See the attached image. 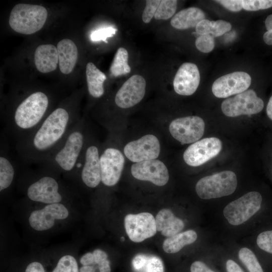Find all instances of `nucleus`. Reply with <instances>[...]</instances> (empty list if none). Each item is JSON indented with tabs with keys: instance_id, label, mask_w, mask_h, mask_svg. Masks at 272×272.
<instances>
[{
	"instance_id": "34",
	"label": "nucleus",
	"mask_w": 272,
	"mask_h": 272,
	"mask_svg": "<svg viewBox=\"0 0 272 272\" xmlns=\"http://www.w3.org/2000/svg\"><path fill=\"white\" fill-rule=\"evenodd\" d=\"M256 243L261 249L272 254V230L260 233L257 237Z\"/></svg>"
},
{
	"instance_id": "39",
	"label": "nucleus",
	"mask_w": 272,
	"mask_h": 272,
	"mask_svg": "<svg viewBox=\"0 0 272 272\" xmlns=\"http://www.w3.org/2000/svg\"><path fill=\"white\" fill-rule=\"evenodd\" d=\"M148 256L144 254L136 255L132 260V265L135 269L140 270L145 266Z\"/></svg>"
},
{
	"instance_id": "8",
	"label": "nucleus",
	"mask_w": 272,
	"mask_h": 272,
	"mask_svg": "<svg viewBox=\"0 0 272 272\" xmlns=\"http://www.w3.org/2000/svg\"><path fill=\"white\" fill-rule=\"evenodd\" d=\"M205 123L197 116H189L174 119L169 125L171 135L181 144L197 142L203 135Z\"/></svg>"
},
{
	"instance_id": "23",
	"label": "nucleus",
	"mask_w": 272,
	"mask_h": 272,
	"mask_svg": "<svg viewBox=\"0 0 272 272\" xmlns=\"http://www.w3.org/2000/svg\"><path fill=\"white\" fill-rule=\"evenodd\" d=\"M155 221L157 230L167 237L179 233L184 226L182 220L175 217L172 211L167 209L158 212Z\"/></svg>"
},
{
	"instance_id": "7",
	"label": "nucleus",
	"mask_w": 272,
	"mask_h": 272,
	"mask_svg": "<svg viewBox=\"0 0 272 272\" xmlns=\"http://www.w3.org/2000/svg\"><path fill=\"white\" fill-rule=\"evenodd\" d=\"M262 100L253 90H248L225 99L221 104L223 113L228 117L251 115L260 112L263 108Z\"/></svg>"
},
{
	"instance_id": "28",
	"label": "nucleus",
	"mask_w": 272,
	"mask_h": 272,
	"mask_svg": "<svg viewBox=\"0 0 272 272\" xmlns=\"http://www.w3.org/2000/svg\"><path fill=\"white\" fill-rule=\"evenodd\" d=\"M238 257L249 272H263L255 255L250 249L242 248L238 252Z\"/></svg>"
},
{
	"instance_id": "6",
	"label": "nucleus",
	"mask_w": 272,
	"mask_h": 272,
	"mask_svg": "<svg viewBox=\"0 0 272 272\" xmlns=\"http://www.w3.org/2000/svg\"><path fill=\"white\" fill-rule=\"evenodd\" d=\"M261 202L262 196L259 192H249L228 203L223 210V215L230 224L239 225L258 211Z\"/></svg>"
},
{
	"instance_id": "18",
	"label": "nucleus",
	"mask_w": 272,
	"mask_h": 272,
	"mask_svg": "<svg viewBox=\"0 0 272 272\" xmlns=\"http://www.w3.org/2000/svg\"><path fill=\"white\" fill-rule=\"evenodd\" d=\"M68 216V210L64 205L60 203H52L32 212L29 222L34 230L44 231L51 228L55 220L64 219Z\"/></svg>"
},
{
	"instance_id": "40",
	"label": "nucleus",
	"mask_w": 272,
	"mask_h": 272,
	"mask_svg": "<svg viewBox=\"0 0 272 272\" xmlns=\"http://www.w3.org/2000/svg\"><path fill=\"white\" fill-rule=\"evenodd\" d=\"M191 272H215L202 261L193 262L190 266Z\"/></svg>"
},
{
	"instance_id": "50",
	"label": "nucleus",
	"mask_w": 272,
	"mask_h": 272,
	"mask_svg": "<svg viewBox=\"0 0 272 272\" xmlns=\"http://www.w3.org/2000/svg\"><path fill=\"white\" fill-rule=\"evenodd\" d=\"M121 240L122 241H123V240H124V237H122L121 238Z\"/></svg>"
},
{
	"instance_id": "49",
	"label": "nucleus",
	"mask_w": 272,
	"mask_h": 272,
	"mask_svg": "<svg viewBox=\"0 0 272 272\" xmlns=\"http://www.w3.org/2000/svg\"><path fill=\"white\" fill-rule=\"evenodd\" d=\"M95 269L93 266L83 265L80 268V272H95Z\"/></svg>"
},
{
	"instance_id": "47",
	"label": "nucleus",
	"mask_w": 272,
	"mask_h": 272,
	"mask_svg": "<svg viewBox=\"0 0 272 272\" xmlns=\"http://www.w3.org/2000/svg\"><path fill=\"white\" fill-rule=\"evenodd\" d=\"M265 25L267 31L272 32V14L269 15L265 21Z\"/></svg>"
},
{
	"instance_id": "17",
	"label": "nucleus",
	"mask_w": 272,
	"mask_h": 272,
	"mask_svg": "<svg viewBox=\"0 0 272 272\" xmlns=\"http://www.w3.org/2000/svg\"><path fill=\"white\" fill-rule=\"evenodd\" d=\"M146 82L144 77L134 75L126 80L115 96L116 105L121 108H128L139 103L144 98Z\"/></svg>"
},
{
	"instance_id": "25",
	"label": "nucleus",
	"mask_w": 272,
	"mask_h": 272,
	"mask_svg": "<svg viewBox=\"0 0 272 272\" xmlns=\"http://www.w3.org/2000/svg\"><path fill=\"white\" fill-rule=\"evenodd\" d=\"M86 74L88 91L90 96L94 98L102 96L104 93L103 84L106 79L105 74L91 62L86 65Z\"/></svg>"
},
{
	"instance_id": "9",
	"label": "nucleus",
	"mask_w": 272,
	"mask_h": 272,
	"mask_svg": "<svg viewBox=\"0 0 272 272\" xmlns=\"http://www.w3.org/2000/svg\"><path fill=\"white\" fill-rule=\"evenodd\" d=\"M26 193L30 200L48 205L59 203L62 199L58 182L51 175H42L30 183Z\"/></svg>"
},
{
	"instance_id": "13",
	"label": "nucleus",
	"mask_w": 272,
	"mask_h": 272,
	"mask_svg": "<svg viewBox=\"0 0 272 272\" xmlns=\"http://www.w3.org/2000/svg\"><path fill=\"white\" fill-rule=\"evenodd\" d=\"M99 149L89 142L88 138L82 157V166L78 172L83 183L90 188H95L101 181Z\"/></svg>"
},
{
	"instance_id": "35",
	"label": "nucleus",
	"mask_w": 272,
	"mask_h": 272,
	"mask_svg": "<svg viewBox=\"0 0 272 272\" xmlns=\"http://www.w3.org/2000/svg\"><path fill=\"white\" fill-rule=\"evenodd\" d=\"M161 2L160 0H148L142 14L143 21L145 23H149L156 13L157 9Z\"/></svg>"
},
{
	"instance_id": "1",
	"label": "nucleus",
	"mask_w": 272,
	"mask_h": 272,
	"mask_svg": "<svg viewBox=\"0 0 272 272\" xmlns=\"http://www.w3.org/2000/svg\"><path fill=\"white\" fill-rule=\"evenodd\" d=\"M80 120L74 111L59 106L50 113L27 138L15 144L18 157L23 165H39L58 147Z\"/></svg>"
},
{
	"instance_id": "33",
	"label": "nucleus",
	"mask_w": 272,
	"mask_h": 272,
	"mask_svg": "<svg viewBox=\"0 0 272 272\" xmlns=\"http://www.w3.org/2000/svg\"><path fill=\"white\" fill-rule=\"evenodd\" d=\"M195 44L197 49L200 51L209 53L214 48V39L210 34L201 35L196 38Z\"/></svg>"
},
{
	"instance_id": "19",
	"label": "nucleus",
	"mask_w": 272,
	"mask_h": 272,
	"mask_svg": "<svg viewBox=\"0 0 272 272\" xmlns=\"http://www.w3.org/2000/svg\"><path fill=\"white\" fill-rule=\"evenodd\" d=\"M200 82V74L197 65L185 62L178 69L173 80V87L176 93L189 96L197 90Z\"/></svg>"
},
{
	"instance_id": "46",
	"label": "nucleus",
	"mask_w": 272,
	"mask_h": 272,
	"mask_svg": "<svg viewBox=\"0 0 272 272\" xmlns=\"http://www.w3.org/2000/svg\"><path fill=\"white\" fill-rule=\"evenodd\" d=\"M263 39L266 44L272 45V32L267 31L263 34Z\"/></svg>"
},
{
	"instance_id": "24",
	"label": "nucleus",
	"mask_w": 272,
	"mask_h": 272,
	"mask_svg": "<svg viewBox=\"0 0 272 272\" xmlns=\"http://www.w3.org/2000/svg\"><path fill=\"white\" fill-rule=\"evenodd\" d=\"M205 14L196 7H189L176 14L171 20V26L177 29L184 30L194 28L203 19Z\"/></svg>"
},
{
	"instance_id": "27",
	"label": "nucleus",
	"mask_w": 272,
	"mask_h": 272,
	"mask_svg": "<svg viewBox=\"0 0 272 272\" xmlns=\"http://www.w3.org/2000/svg\"><path fill=\"white\" fill-rule=\"evenodd\" d=\"M128 54L127 50L123 47H119L114 57L110 72L115 77L124 75L130 72L131 69L128 64Z\"/></svg>"
},
{
	"instance_id": "30",
	"label": "nucleus",
	"mask_w": 272,
	"mask_h": 272,
	"mask_svg": "<svg viewBox=\"0 0 272 272\" xmlns=\"http://www.w3.org/2000/svg\"><path fill=\"white\" fill-rule=\"evenodd\" d=\"M232 28L231 24L227 21L219 20L216 21H208V34L211 35L213 37L223 35L229 31Z\"/></svg>"
},
{
	"instance_id": "38",
	"label": "nucleus",
	"mask_w": 272,
	"mask_h": 272,
	"mask_svg": "<svg viewBox=\"0 0 272 272\" xmlns=\"http://www.w3.org/2000/svg\"><path fill=\"white\" fill-rule=\"evenodd\" d=\"M215 2L220 4L226 9L234 12L240 11L242 9L241 0H218Z\"/></svg>"
},
{
	"instance_id": "16",
	"label": "nucleus",
	"mask_w": 272,
	"mask_h": 272,
	"mask_svg": "<svg viewBox=\"0 0 272 272\" xmlns=\"http://www.w3.org/2000/svg\"><path fill=\"white\" fill-rule=\"evenodd\" d=\"M131 173L138 180L150 181L159 186L165 185L169 178L166 166L157 159L146 160L132 164Z\"/></svg>"
},
{
	"instance_id": "48",
	"label": "nucleus",
	"mask_w": 272,
	"mask_h": 272,
	"mask_svg": "<svg viewBox=\"0 0 272 272\" xmlns=\"http://www.w3.org/2000/svg\"><path fill=\"white\" fill-rule=\"evenodd\" d=\"M266 113L268 117L272 120V96L269 98L267 105Z\"/></svg>"
},
{
	"instance_id": "4",
	"label": "nucleus",
	"mask_w": 272,
	"mask_h": 272,
	"mask_svg": "<svg viewBox=\"0 0 272 272\" xmlns=\"http://www.w3.org/2000/svg\"><path fill=\"white\" fill-rule=\"evenodd\" d=\"M47 17V10L43 6L19 4L11 11L9 22L15 31L29 35L40 30L45 23Z\"/></svg>"
},
{
	"instance_id": "10",
	"label": "nucleus",
	"mask_w": 272,
	"mask_h": 272,
	"mask_svg": "<svg viewBox=\"0 0 272 272\" xmlns=\"http://www.w3.org/2000/svg\"><path fill=\"white\" fill-rule=\"evenodd\" d=\"M222 148V142L218 138H205L190 145L183 153V159L189 166H198L217 156Z\"/></svg>"
},
{
	"instance_id": "3",
	"label": "nucleus",
	"mask_w": 272,
	"mask_h": 272,
	"mask_svg": "<svg viewBox=\"0 0 272 272\" xmlns=\"http://www.w3.org/2000/svg\"><path fill=\"white\" fill-rule=\"evenodd\" d=\"M88 138L86 123L80 119L58 147L39 165L54 172L75 173Z\"/></svg>"
},
{
	"instance_id": "32",
	"label": "nucleus",
	"mask_w": 272,
	"mask_h": 272,
	"mask_svg": "<svg viewBox=\"0 0 272 272\" xmlns=\"http://www.w3.org/2000/svg\"><path fill=\"white\" fill-rule=\"evenodd\" d=\"M242 9L248 11H256L272 7V0H243Z\"/></svg>"
},
{
	"instance_id": "14",
	"label": "nucleus",
	"mask_w": 272,
	"mask_h": 272,
	"mask_svg": "<svg viewBox=\"0 0 272 272\" xmlns=\"http://www.w3.org/2000/svg\"><path fill=\"white\" fill-rule=\"evenodd\" d=\"M251 82V77L247 73L234 72L217 79L213 84L212 92L218 98H227L247 90Z\"/></svg>"
},
{
	"instance_id": "29",
	"label": "nucleus",
	"mask_w": 272,
	"mask_h": 272,
	"mask_svg": "<svg viewBox=\"0 0 272 272\" xmlns=\"http://www.w3.org/2000/svg\"><path fill=\"white\" fill-rule=\"evenodd\" d=\"M177 1L175 0H162L154 15L156 20H166L171 18L177 9Z\"/></svg>"
},
{
	"instance_id": "15",
	"label": "nucleus",
	"mask_w": 272,
	"mask_h": 272,
	"mask_svg": "<svg viewBox=\"0 0 272 272\" xmlns=\"http://www.w3.org/2000/svg\"><path fill=\"white\" fill-rule=\"evenodd\" d=\"M125 156L131 162L156 159L160 152V143L153 134H147L127 143L124 148Z\"/></svg>"
},
{
	"instance_id": "12",
	"label": "nucleus",
	"mask_w": 272,
	"mask_h": 272,
	"mask_svg": "<svg viewBox=\"0 0 272 272\" xmlns=\"http://www.w3.org/2000/svg\"><path fill=\"white\" fill-rule=\"evenodd\" d=\"M124 221L126 234L134 242H142L155 235L157 231L155 219L149 213L128 214Z\"/></svg>"
},
{
	"instance_id": "41",
	"label": "nucleus",
	"mask_w": 272,
	"mask_h": 272,
	"mask_svg": "<svg viewBox=\"0 0 272 272\" xmlns=\"http://www.w3.org/2000/svg\"><path fill=\"white\" fill-rule=\"evenodd\" d=\"M94 258V263L98 264L99 266L106 260H107V254L104 251L101 249H96L93 252Z\"/></svg>"
},
{
	"instance_id": "36",
	"label": "nucleus",
	"mask_w": 272,
	"mask_h": 272,
	"mask_svg": "<svg viewBox=\"0 0 272 272\" xmlns=\"http://www.w3.org/2000/svg\"><path fill=\"white\" fill-rule=\"evenodd\" d=\"M116 31V29L111 27L99 29L92 32L91 40L92 41L102 40L106 42L107 38L113 36Z\"/></svg>"
},
{
	"instance_id": "5",
	"label": "nucleus",
	"mask_w": 272,
	"mask_h": 272,
	"mask_svg": "<svg viewBox=\"0 0 272 272\" xmlns=\"http://www.w3.org/2000/svg\"><path fill=\"white\" fill-rule=\"evenodd\" d=\"M237 186L236 174L231 171H224L204 177L195 185L198 196L204 199L219 198L233 193Z\"/></svg>"
},
{
	"instance_id": "21",
	"label": "nucleus",
	"mask_w": 272,
	"mask_h": 272,
	"mask_svg": "<svg viewBox=\"0 0 272 272\" xmlns=\"http://www.w3.org/2000/svg\"><path fill=\"white\" fill-rule=\"evenodd\" d=\"M58 62L57 47L52 44L38 46L34 53V63L37 70L42 73L54 71Z\"/></svg>"
},
{
	"instance_id": "37",
	"label": "nucleus",
	"mask_w": 272,
	"mask_h": 272,
	"mask_svg": "<svg viewBox=\"0 0 272 272\" xmlns=\"http://www.w3.org/2000/svg\"><path fill=\"white\" fill-rule=\"evenodd\" d=\"M144 267H145V272H164L162 261L157 256H148Z\"/></svg>"
},
{
	"instance_id": "11",
	"label": "nucleus",
	"mask_w": 272,
	"mask_h": 272,
	"mask_svg": "<svg viewBox=\"0 0 272 272\" xmlns=\"http://www.w3.org/2000/svg\"><path fill=\"white\" fill-rule=\"evenodd\" d=\"M124 158L116 148L107 147L100 155L101 182L106 186H113L118 182L123 169Z\"/></svg>"
},
{
	"instance_id": "43",
	"label": "nucleus",
	"mask_w": 272,
	"mask_h": 272,
	"mask_svg": "<svg viewBox=\"0 0 272 272\" xmlns=\"http://www.w3.org/2000/svg\"><path fill=\"white\" fill-rule=\"evenodd\" d=\"M226 267L227 272H244L240 266L231 259L227 261Z\"/></svg>"
},
{
	"instance_id": "26",
	"label": "nucleus",
	"mask_w": 272,
	"mask_h": 272,
	"mask_svg": "<svg viewBox=\"0 0 272 272\" xmlns=\"http://www.w3.org/2000/svg\"><path fill=\"white\" fill-rule=\"evenodd\" d=\"M196 239L197 234L194 231L187 230L166 238L163 242V248L166 253H175L184 246L193 243Z\"/></svg>"
},
{
	"instance_id": "42",
	"label": "nucleus",
	"mask_w": 272,
	"mask_h": 272,
	"mask_svg": "<svg viewBox=\"0 0 272 272\" xmlns=\"http://www.w3.org/2000/svg\"><path fill=\"white\" fill-rule=\"evenodd\" d=\"M25 272H45V270L40 263L35 261L31 262L27 266Z\"/></svg>"
},
{
	"instance_id": "2",
	"label": "nucleus",
	"mask_w": 272,
	"mask_h": 272,
	"mask_svg": "<svg viewBox=\"0 0 272 272\" xmlns=\"http://www.w3.org/2000/svg\"><path fill=\"white\" fill-rule=\"evenodd\" d=\"M50 99L41 91L32 92L23 99L4 124L7 137L19 142L29 136L50 113Z\"/></svg>"
},
{
	"instance_id": "31",
	"label": "nucleus",
	"mask_w": 272,
	"mask_h": 272,
	"mask_svg": "<svg viewBox=\"0 0 272 272\" xmlns=\"http://www.w3.org/2000/svg\"><path fill=\"white\" fill-rule=\"evenodd\" d=\"M52 272H79L76 259L70 255L61 257Z\"/></svg>"
},
{
	"instance_id": "44",
	"label": "nucleus",
	"mask_w": 272,
	"mask_h": 272,
	"mask_svg": "<svg viewBox=\"0 0 272 272\" xmlns=\"http://www.w3.org/2000/svg\"><path fill=\"white\" fill-rule=\"evenodd\" d=\"M80 262L83 265H89L94 263V258L93 253L87 252L83 255L80 259Z\"/></svg>"
},
{
	"instance_id": "45",
	"label": "nucleus",
	"mask_w": 272,
	"mask_h": 272,
	"mask_svg": "<svg viewBox=\"0 0 272 272\" xmlns=\"http://www.w3.org/2000/svg\"><path fill=\"white\" fill-rule=\"evenodd\" d=\"M100 272H111L110 261L107 259L99 266Z\"/></svg>"
},
{
	"instance_id": "20",
	"label": "nucleus",
	"mask_w": 272,
	"mask_h": 272,
	"mask_svg": "<svg viewBox=\"0 0 272 272\" xmlns=\"http://www.w3.org/2000/svg\"><path fill=\"white\" fill-rule=\"evenodd\" d=\"M7 137L3 132L1 140L0 152V191L8 188L12 184L15 175L16 165L15 160L12 157L6 140Z\"/></svg>"
},
{
	"instance_id": "22",
	"label": "nucleus",
	"mask_w": 272,
	"mask_h": 272,
	"mask_svg": "<svg viewBox=\"0 0 272 272\" xmlns=\"http://www.w3.org/2000/svg\"><path fill=\"white\" fill-rule=\"evenodd\" d=\"M59 67L61 72L65 75L74 70L78 57V50L75 43L69 39H63L57 45Z\"/></svg>"
}]
</instances>
